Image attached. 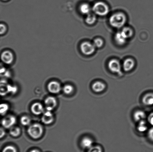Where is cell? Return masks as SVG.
Segmentation results:
<instances>
[{
  "mask_svg": "<svg viewBox=\"0 0 153 152\" xmlns=\"http://www.w3.org/2000/svg\"><path fill=\"white\" fill-rule=\"evenodd\" d=\"M126 21V17L123 13H115L110 16L109 19L111 26L116 28H120L125 25Z\"/></svg>",
  "mask_w": 153,
  "mask_h": 152,
  "instance_id": "obj_1",
  "label": "cell"
},
{
  "mask_svg": "<svg viewBox=\"0 0 153 152\" xmlns=\"http://www.w3.org/2000/svg\"><path fill=\"white\" fill-rule=\"evenodd\" d=\"M27 132L31 138L35 139H38L43 134V128L39 123H34L28 127Z\"/></svg>",
  "mask_w": 153,
  "mask_h": 152,
  "instance_id": "obj_2",
  "label": "cell"
},
{
  "mask_svg": "<svg viewBox=\"0 0 153 152\" xmlns=\"http://www.w3.org/2000/svg\"><path fill=\"white\" fill-rule=\"evenodd\" d=\"M92 9L95 14L100 16H106L109 12L108 6L102 1L96 3L93 6Z\"/></svg>",
  "mask_w": 153,
  "mask_h": 152,
  "instance_id": "obj_3",
  "label": "cell"
},
{
  "mask_svg": "<svg viewBox=\"0 0 153 152\" xmlns=\"http://www.w3.org/2000/svg\"><path fill=\"white\" fill-rule=\"evenodd\" d=\"M81 52L84 55L90 56L93 54L95 51L96 47L94 44L88 41H85L82 43L80 45Z\"/></svg>",
  "mask_w": 153,
  "mask_h": 152,
  "instance_id": "obj_4",
  "label": "cell"
},
{
  "mask_svg": "<svg viewBox=\"0 0 153 152\" xmlns=\"http://www.w3.org/2000/svg\"><path fill=\"white\" fill-rule=\"evenodd\" d=\"M1 59L2 62L6 65H11L14 60V54L10 50H4L1 54Z\"/></svg>",
  "mask_w": 153,
  "mask_h": 152,
  "instance_id": "obj_5",
  "label": "cell"
},
{
  "mask_svg": "<svg viewBox=\"0 0 153 152\" xmlns=\"http://www.w3.org/2000/svg\"><path fill=\"white\" fill-rule=\"evenodd\" d=\"M16 122V117L14 116L7 115L3 119L1 124L3 127L6 129H10L14 126Z\"/></svg>",
  "mask_w": 153,
  "mask_h": 152,
  "instance_id": "obj_6",
  "label": "cell"
},
{
  "mask_svg": "<svg viewBox=\"0 0 153 152\" xmlns=\"http://www.w3.org/2000/svg\"><path fill=\"white\" fill-rule=\"evenodd\" d=\"M108 67L112 72L118 73L121 70V65L120 62L116 59H112L109 61Z\"/></svg>",
  "mask_w": 153,
  "mask_h": 152,
  "instance_id": "obj_7",
  "label": "cell"
},
{
  "mask_svg": "<svg viewBox=\"0 0 153 152\" xmlns=\"http://www.w3.org/2000/svg\"><path fill=\"white\" fill-rule=\"evenodd\" d=\"M45 105L46 111H51L56 106V100L53 97L49 96L45 100Z\"/></svg>",
  "mask_w": 153,
  "mask_h": 152,
  "instance_id": "obj_8",
  "label": "cell"
},
{
  "mask_svg": "<svg viewBox=\"0 0 153 152\" xmlns=\"http://www.w3.org/2000/svg\"><path fill=\"white\" fill-rule=\"evenodd\" d=\"M48 89L50 93L53 94L59 93L61 90V84L58 82L52 81L49 83Z\"/></svg>",
  "mask_w": 153,
  "mask_h": 152,
  "instance_id": "obj_9",
  "label": "cell"
},
{
  "mask_svg": "<svg viewBox=\"0 0 153 152\" xmlns=\"http://www.w3.org/2000/svg\"><path fill=\"white\" fill-rule=\"evenodd\" d=\"M106 84L102 82L97 81L94 82L91 86V88L94 92L97 93H101L105 90Z\"/></svg>",
  "mask_w": 153,
  "mask_h": 152,
  "instance_id": "obj_10",
  "label": "cell"
},
{
  "mask_svg": "<svg viewBox=\"0 0 153 152\" xmlns=\"http://www.w3.org/2000/svg\"><path fill=\"white\" fill-rule=\"evenodd\" d=\"M54 117L51 111H46L43 113L42 121L45 124L49 125L53 121Z\"/></svg>",
  "mask_w": 153,
  "mask_h": 152,
  "instance_id": "obj_11",
  "label": "cell"
},
{
  "mask_svg": "<svg viewBox=\"0 0 153 152\" xmlns=\"http://www.w3.org/2000/svg\"><path fill=\"white\" fill-rule=\"evenodd\" d=\"M31 111L36 115H40L44 112V108L42 104L36 102L33 104L31 108Z\"/></svg>",
  "mask_w": 153,
  "mask_h": 152,
  "instance_id": "obj_12",
  "label": "cell"
},
{
  "mask_svg": "<svg viewBox=\"0 0 153 152\" xmlns=\"http://www.w3.org/2000/svg\"><path fill=\"white\" fill-rule=\"evenodd\" d=\"M134 65V60L131 59H128L124 61L123 64V68L124 71L128 72L133 69Z\"/></svg>",
  "mask_w": 153,
  "mask_h": 152,
  "instance_id": "obj_13",
  "label": "cell"
},
{
  "mask_svg": "<svg viewBox=\"0 0 153 152\" xmlns=\"http://www.w3.org/2000/svg\"><path fill=\"white\" fill-rule=\"evenodd\" d=\"M93 140L88 137H85L82 138L81 142V145L82 147L88 149L93 146Z\"/></svg>",
  "mask_w": 153,
  "mask_h": 152,
  "instance_id": "obj_14",
  "label": "cell"
},
{
  "mask_svg": "<svg viewBox=\"0 0 153 152\" xmlns=\"http://www.w3.org/2000/svg\"><path fill=\"white\" fill-rule=\"evenodd\" d=\"M146 117L145 113L142 110H137L133 114V118L136 122H140L145 120Z\"/></svg>",
  "mask_w": 153,
  "mask_h": 152,
  "instance_id": "obj_15",
  "label": "cell"
},
{
  "mask_svg": "<svg viewBox=\"0 0 153 152\" xmlns=\"http://www.w3.org/2000/svg\"><path fill=\"white\" fill-rule=\"evenodd\" d=\"M142 101L145 105H153V93H149L145 94L142 98Z\"/></svg>",
  "mask_w": 153,
  "mask_h": 152,
  "instance_id": "obj_16",
  "label": "cell"
},
{
  "mask_svg": "<svg viewBox=\"0 0 153 152\" xmlns=\"http://www.w3.org/2000/svg\"><path fill=\"white\" fill-rule=\"evenodd\" d=\"M126 39L124 38L121 32H117L115 36V40L118 45L123 46L126 44L127 41Z\"/></svg>",
  "mask_w": 153,
  "mask_h": 152,
  "instance_id": "obj_17",
  "label": "cell"
},
{
  "mask_svg": "<svg viewBox=\"0 0 153 152\" xmlns=\"http://www.w3.org/2000/svg\"><path fill=\"white\" fill-rule=\"evenodd\" d=\"M79 10L82 14L88 15L90 13L91 9L89 4L87 3H83L79 6Z\"/></svg>",
  "mask_w": 153,
  "mask_h": 152,
  "instance_id": "obj_18",
  "label": "cell"
},
{
  "mask_svg": "<svg viewBox=\"0 0 153 152\" xmlns=\"http://www.w3.org/2000/svg\"><path fill=\"white\" fill-rule=\"evenodd\" d=\"M120 32L122 35L126 39L131 38L133 34L132 29L128 27H126L123 28Z\"/></svg>",
  "mask_w": 153,
  "mask_h": 152,
  "instance_id": "obj_19",
  "label": "cell"
},
{
  "mask_svg": "<svg viewBox=\"0 0 153 152\" xmlns=\"http://www.w3.org/2000/svg\"><path fill=\"white\" fill-rule=\"evenodd\" d=\"M148 126L146 121L144 120L139 122L137 126V130L140 132H144L148 130Z\"/></svg>",
  "mask_w": 153,
  "mask_h": 152,
  "instance_id": "obj_20",
  "label": "cell"
},
{
  "mask_svg": "<svg viewBox=\"0 0 153 152\" xmlns=\"http://www.w3.org/2000/svg\"><path fill=\"white\" fill-rule=\"evenodd\" d=\"M96 21H97V17L96 15L91 13L88 15L85 19V22L88 24L90 25L94 24L96 22Z\"/></svg>",
  "mask_w": 153,
  "mask_h": 152,
  "instance_id": "obj_21",
  "label": "cell"
},
{
  "mask_svg": "<svg viewBox=\"0 0 153 152\" xmlns=\"http://www.w3.org/2000/svg\"><path fill=\"white\" fill-rule=\"evenodd\" d=\"M21 132L20 128L13 126L10 129V133L13 137H17L20 135Z\"/></svg>",
  "mask_w": 153,
  "mask_h": 152,
  "instance_id": "obj_22",
  "label": "cell"
},
{
  "mask_svg": "<svg viewBox=\"0 0 153 152\" xmlns=\"http://www.w3.org/2000/svg\"><path fill=\"white\" fill-rule=\"evenodd\" d=\"M74 88L73 86L70 84H66L63 88V91L66 95H70L74 91Z\"/></svg>",
  "mask_w": 153,
  "mask_h": 152,
  "instance_id": "obj_23",
  "label": "cell"
},
{
  "mask_svg": "<svg viewBox=\"0 0 153 152\" xmlns=\"http://www.w3.org/2000/svg\"><path fill=\"white\" fill-rule=\"evenodd\" d=\"M20 122L23 126H28L30 123L31 119L28 116H24L21 117Z\"/></svg>",
  "mask_w": 153,
  "mask_h": 152,
  "instance_id": "obj_24",
  "label": "cell"
},
{
  "mask_svg": "<svg viewBox=\"0 0 153 152\" xmlns=\"http://www.w3.org/2000/svg\"><path fill=\"white\" fill-rule=\"evenodd\" d=\"M95 47L97 48H100L103 46V41L101 38H96L94 40V44Z\"/></svg>",
  "mask_w": 153,
  "mask_h": 152,
  "instance_id": "obj_25",
  "label": "cell"
},
{
  "mask_svg": "<svg viewBox=\"0 0 153 152\" xmlns=\"http://www.w3.org/2000/svg\"><path fill=\"white\" fill-rule=\"evenodd\" d=\"M9 109V106L6 104H1V113L2 115H4Z\"/></svg>",
  "mask_w": 153,
  "mask_h": 152,
  "instance_id": "obj_26",
  "label": "cell"
},
{
  "mask_svg": "<svg viewBox=\"0 0 153 152\" xmlns=\"http://www.w3.org/2000/svg\"><path fill=\"white\" fill-rule=\"evenodd\" d=\"M88 152H102V149L100 146H93L88 149Z\"/></svg>",
  "mask_w": 153,
  "mask_h": 152,
  "instance_id": "obj_27",
  "label": "cell"
},
{
  "mask_svg": "<svg viewBox=\"0 0 153 152\" xmlns=\"http://www.w3.org/2000/svg\"><path fill=\"white\" fill-rule=\"evenodd\" d=\"M2 152H17L16 148L12 145L7 146L3 150Z\"/></svg>",
  "mask_w": 153,
  "mask_h": 152,
  "instance_id": "obj_28",
  "label": "cell"
},
{
  "mask_svg": "<svg viewBox=\"0 0 153 152\" xmlns=\"http://www.w3.org/2000/svg\"><path fill=\"white\" fill-rule=\"evenodd\" d=\"M0 34L1 35H4L7 32V28L6 25L4 23H1L0 25Z\"/></svg>",
  "mask_w": 153,
  "mask_h": 152,
  "instance_id": "obj_29",
  "label": "cell"
},
{
  "mask_svg": "<svg viewBox=\"0 0 153 152\" xmlns=\"http://www.w3.org/2000/svg\"><path fill=\"white\" fill-rule=\"evenodd\" d=\"M148 137L149 139L153 142V127L151 128L148 130Z\"/></svg>",
  "mask_w": 153,
  "mask_h": 152,
  "instance_id": "obj_30",
  "label": "cell"
},
{
  "mask_svg": "<svg viewBox=\"0 0 153 152\" xmlns=\"http://www.w3.org/2000/svg\"><path fill=\"white\" fill-rule=\"evenodd\" d=\"M148 120L149 124L153 126V112L151 113L148 116Z\"/></svg>",
  "mask_w": 153,
  "mask_h": 152,
  "instance_id": "obj_31",
  "label": "cell"
},
{
  "mask_svg": "<svg viewBox=\"0 0 153 152\" xmlns=\"http://www.w3.org/2000/svg\"><path fill=\"white\" fill-rule=\"evenodd\" d=\"M5 134V131L4 130L3 128H1V132H0V137L1 138H2L4 136Z\"/></svg>",
  "mask_w": 153,
  "mask_h": 152,
  "instance_id": "obj_32",
  "label": "cell"
},
{
  "mask_svg": "<svg viewBox=\"0 0 153 152\" xmlns=\"http://www.w3.org/2000/svg\"><path fill=\"white\" fill-rule=\"evenodd\" d=\"M30 152H40L38 150L35 149V150H31V151Z\"/></svg>",
  "mask_w": 153,
  "mask_h": 152,
  "instance_id": "obj_33",
  "label": "cell"
},
{
  "mask_svg": "<svg viewBox=\"0 0 153 152\" xmlns=\"http://www.w3.org/2000/svg\"><path fill=\"white\" fill-rule=\"evenodd\" d=\"M2 1H8V0H2Z\"/></svg>",
  "mask_w": 153,
  "mask_h": 152,
  "instance_id": "obj_34",
  "label": "cell"
}]
</instances>
